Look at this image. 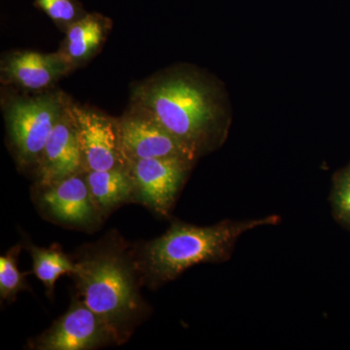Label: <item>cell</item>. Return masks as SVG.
Segmentation results:
<instances>
[{"mask_svg":"<svg viewBox=\"0 0 350 350\" xmlns=\"http://www.w3.org/2000/svg\"><path fill=\"white\" fill-rule=\"evenodd\" d=\"M139 110L155 119L198 157L224 144L232 123L224 88L193 69H174L137 90Z\"/></svg>","mask_w":350,"mask_h":350,"instance_id":"6da1fadb","label":"cell"},{"mask_svg":"<svg viewBox=\"0 0 350 350\" xmlns=\"http://www.w3.org/2000/svg\"><path fill=\"white\" fill-rule=\"evenodd\" d=\"M34 4L51 19L66 27L85 16L81 5L76 0H36Z\"/></svg>","mask_w":350,"mask_h":350,"instance_id":"e0dca14e","label":"cell"},{"mask_svg":"<svg viewBox=\"0 0 350 350\" xmlns=\"http://www.w3.org/2000/svg\"><path fill=\"white\" fill-rule=\"evenodd\" d=\"M25 245L31 253L33 273L45 285L48 295L52 298L57 280L64 275L71 276L75 273V259L68 256L59 244H53L49 247H38L32 243Z\"/></svg>","mask_w":350,"mask_h":350,"instance_id":"5bb4252c","label":"cell"},{"mask_svg":"<svg viewBox=\"0 0 350 350\" xmlns=\"http://www.w3.org/2000/svg\"><path fill=\"white\" fill-rule=\"evenodd\" d=\"M88 170L129 167L120 142L119 123L91 110L70 107Z\"/></svg>","mask_w":350,"mask_h":350,"instance_id":"9c48e42d","label":"cell"},{"mask_svg":"<svg viewBox=\"0 0 350 350\" xmlns=\"http://www.w3.org/2000/svg\"><path fill=\"white\" fill-rule=\"evenodd\" d=\"M276 215L245 221H222L208 227L174 221L165 234L135 250L144 284L151 288L174 280L186 269L202 262H224L244 232L276 225Z\"/></svg>","mask_w":350,"mask_h":350,"instance_id":"3957f363","label":"cell"},{"mask_svg":"<svg viewBox=\"0 0 350 350\" xmlns=\"http://www.w3.org/2000/svg\"><path fill=\"white\" fill-rule=\"evenodd\" d=\"M86 180L92 199L103 218L117 207L137 202L135 182L129 167L88 170Z\"/></svg>","mask_w":350,"mask_h":350,"instance_id":"7c38bea8","label":"cell"},{"mask_svg":"<svg viewBox=\"0 0 350 350\" xmlns=\"http://www.w3.org/2000/svg\"><path fill=\"white\" fill-rule=\"evenodd\" d=\"M77 295L111 329L118 345L130 338L148 312L135 250L111 234L84 246L75 259Z\"/></svg>","mask_w":350,"mask_h":350,"instance_id":"7a4b0ae2","label":"cell"},{"mask_svg":"<svg viewBox=\"0 0 350 350\" xmlns=\"http://www.w3.org/2000/svg\"><path fill=\"white\" fill-rule=\"evenodd\" d=\"M119 133L126 165L144 159H177L190 163L199 159L190 147L142 110L122 120Z\"/></svg>","mask_w":350,"mask_h":350,"instance_id":"8992f818","label":"cell"},{"mask_svg":"<svg viewBox=\"0 0 350 350\" xmlns=\"http://www.w3.org/2000/svg\"><path fill=\"white\" fill-rule=\"evenodd\" d=\"M68 107L59 94L11 103L6 114L7 128L20 165L38 167L46 142Z\"/></svg>","mask_w":350,"mask_h":350,"instance_id":"277c9868","label":"cell"},{"mask_svg":"<svg viewBox=\"0 0 350 350\" xmlns=\"http://www.w3.org/2000/svg\"><path fill=\"white\" fill-rule=\"evenodd\" d=\"M36 202L53 222L75 229L92 230L103 222L86 180V172L39 187Z\"/></svg>","mask_w":350,"mask_h":350,"instance_id":"52a82bcc","label":"cell"},{"mask_svg":"<svg viewBox=\"0 0 350 350\" xmlns=\"http://www.w3.org/2000/svg\"><path fill=\"white\" fill-rule=\"evenodd\" d=\"M118 345L111 329L76 294L68 312L29 340L34 350H92Z\"/></svg>","mask_w":350,"mask_h":350,"instance_id":"5b68a950","label":"cell"},{"mask_svg":"<svg viewBox=\"0 0 350 350\" xmlns=\"http://www.w3.org/2000/svg\"><path fill=\"white\" fill-rule=\"evenodd\" d=\"M107 18L100 14H88L68 27L66 54L70 62H81L89 59L100 47L108 27Z\"/></svg>","mask_w":350,"mask_h":350,"instance_id":"4fadbf2b","label":"cell"},{"mask_svg":"<svg viewBox=\"0 0 350 350\" xmlns=\"http://www.w3.org/2000/svg\"><path fill=\"white\" fill-rule=\"evenodd\" d=\"M22 244H17L0 257V298L1 301H14L21 291L29 289L25 275L31 273H21L18 261Z\"/></svg>","mask_w":350,"mask_h":350,"instance_id":"9a60e30c","label":"cell"},{"mask_svg":"<svg viewBox=\"0 0 350 350\" xmlns=\"http://www.w3.org/2000/svg\"><path fill=\"white\" fill-rule=\"evenodd\" d=\"M70 62L64 54L19 52L7 57L2 73L7 80L31 90L50 86L68 71Z\"/></svg>","mask_w":350,"mask_h":350,"instance_id":"8fae6325","label":"cell"},{"mask_svg":"<svg viewBox=\"0 0 350 350\" xmlns=\"http://www.w3.org/2000/svg\"><path fill=\"white\" fill-rule=\"evenodd\" d=\"M86 172L70 107L51 133L36 167L38 186L46 187L71 175Z\"/></svg>","mask_w":350,"mask_h":350,"instance_id":"30bf717a","label":"cell"},{"mask_svg":"<svg viewBox=\"0 0 350 350\" xmlns=\"http://www.w3.org/2000/svg\"><path fill=\"white\" fill-rule=\"evenodd\" d=\"M331 202L334 216L350 229V165L334 178Z\"/></svg>","mask_w":350,"mask_h":350,"instance_id":"2e32d148","label":"cell"},{"mask_svg":"<svg viewBox=\"0 0 350 350\" xmlns=\"http://www.w3.org/2000/svg\"><path fill=\"white\" fill-rule=\"evenodd\" d=\"M194 163L177 159H144L128 163L137 202L167 216Z\"/></svg>","mask_w":350,"mask_h":350,"instance_id":"ba28073f","label":"cell"}]
</instances>
